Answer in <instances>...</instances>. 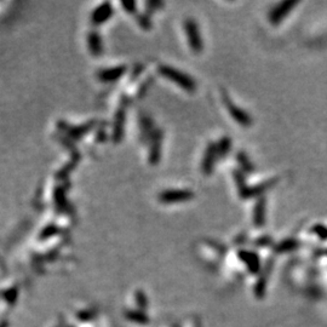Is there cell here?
<instances>
[{"label":"cell","mask_w":327,"mask_h":327,"mask_svg":"<svg viewBox=\"0 0 327 327\" xmlns=\"http://www.w3.org/2000/svg\"><path fill=\"white\" fill-rule=\"evenodd\" d=\"M159 72L165 76V78L170 79L171 81L176 83L182 89L189 91V92H193V91H195V89H197V84H195V81L193 80L192 76L187 75V74H184L183 72L177 71V69H175L173 67L160 66Z\"/></svg>","instance_id":"obj_1"},{"label":"cell","mask_w":327,"mask_h":327,"mask_svg":"<svg viewBox=\"0 0 327 327\" xmlns=\"http://www.w3.org/2000/svg\"><path fill=\"white\" fill-rule=\"evenodd\" d=\"M185 34L188 36V41L190 44V48L194 53L199 54L202 51V39L201 34H200L198 24L195 23L193 19H187L184 23Z\"/></svg>","instance_id":"obj_2"},{"label":"cell","mask_w":327,"mask_h":327,"mask_svg":"<svg viewBox=\"0 0 327 327\" xmlns=\"http://www.w3.org/2000/svg\"><path fill=\"white\" fill-rule=\"evenodd\" d=\"M194 197L190 190L185 189H170L165 190L159 195V200L164 204H172V202L187 201Z\"/></svg>","instance_id":"obj_3"},{"label":"cell","mask_w":327,"mask_h":327,"mask_svg":"<svg viewBox=\"0 0 327 327\" xmlns=\"http://www.w3.org/2000/svg\"><path fill=\"white\" fill-rule=\"evenodd\" d=\"M223 101H224L225 106H227V109L229 110L230 115H232V118L234 119L235 121H237V123H239L240 125L244 126V127H249V126L251 125L252 123L251 116H250L246 111H244L242 109L236 107V106L230 101L229 96L227 95L223 96Z\"/></svg>","instance_id":"obj_4"},{"label":"cell","mask_w":327,"mask_h":327,"mask_svg":"<svg viewBox=\"0 0 327 327\" xmlns=\"http://www.w3.org/2000/svg\"><path fill=\"white\" fill-rule=\"evenodd\" d=\"M297 1L293 0H289V1H282L280 2L277 6H275L271 12V22L272 24H279L280 22L284 19V17L286 15H289V12L291 11L292 7L296 6Z\"/></svg>","instance_id":"obj_5"},{"label":"cell","mask_w":327,"mask_h":327,"mask_svg":"<svg viewBox=\"0 0 327 327\" xmlns=\"http://www.w3.org/2000/svg\"><path fill=\"white\" fill-rule=\"evenodd\" d=\"M113 15V6L109 2L100 5L92 15V22L95 24H102Z\"/></svg>","instance_id":"obj_6"},{"label":"cell","mask_w":327,"mask_h":327,"mask_svg":"<svg viewBox=\"0 0 327 327\" xmlns=\"http://www.w3.org/2000/svg\"><path fill=\"white\" fill-rule=\"evenodd\" d=\"M217 145H214V143H211V145L207 147L206 152H205V157H204V160H202V171H204L206 175H209V173H211L212 168H214V165H215V160H216L217 158Z\"/></svg>","instance_id":"obj_7"},{"label":"cell","mask_w":327,"mask_h":327,"mask_svg":"<svg viewBox=\"0 0 327 327\" xmlns=\"http://www.w3.org/2000/svg\"><path fill=\"white\" fill-rule=\"evenodd\" d=\"M126 67L120 66V67H115V68H110V69H105V71L100 72L98 73V78L100 80L102 81H115L125 73Z\"/></svg>","instance_id":"obj_8"},{"label":"cell","mask_w":327,"mask_h":327,"mask_svg":"<svg viewBox=\"0 0 327 327\" xmlns=\"http://www.w3.org/2000/svg\"><path fill=\"white\" fill-rule=\"evenodd\" d=\"M124 124H125V113H124V110H120L118 113V115H116L115 126H114V133H113L114 141H116V142L123 138Z\"/></svg>","instance_id":"obj_9"},{"label":"cell","mask_w":327,"mask_h":327,"mask_svg":"<svg viewBox=\"0 0 327 327\" xmlns=\"http://www.w3.org/2000/svg\"><path fill=\"white\" fill-rule=\"evenodd\" d=\"M266 204H264V200L261 199L257 202L256 207H254V224L257 227H262L264 224V219H266Z\"/></svg>","instance_id":"obj_10"},{"label":"cell","mask_w":327,"mask_h":327,"mask_svg":"<svg viewBox=\"0 0 327 327\" xmlns=\"http://www.w3.org/2000/svg\"><path fill=\"white\" fill-rule=\"evenodd\" d=\"M160 150H162V136L155 135L154 136V141H153V147L152 150H150V162L153 164L158 163L160 158Z\"/></svg>","instance_id":"obj_11"},{"label":"cell","mask_w":327,"mask_h":327,"mask_svg":"<svg viewBox=\"0 0 327 327\" xmlns=\"http://www.w3.org/2000/svg\"><path fill=\"white\" fill-rule=\"evenodd\" d=\"M89 44H90L91 53L95 54H100L102 53V43H101V38L98 36V34L91 33L89 36Z\"/></svg>","instance_id":"obj_12"},{"label":"cell","mask_w":327,"mask_h":327,"mask_svg":"<svg viewBox=\"0 0 327 327\" xmlns=\"http://www.w3.org/2000/svg\"><path fill=\"white\" fill-rule=\"evenodd\" d=\"M229 149H230V140L229 138H223V140L220 141L217 145L218 155L224 157V155L229 152Z\"/></svg>","instance_id":"obj_13"},{"label":"cell","mask_w":327,"mask_h":327,"mask_svg":"<svg viewBox=\"0 0 327 327\" xmlns=\"http://www.w3.org/2000/svg\"><path fill=\"white\" fill-rule=\"evenodd\" d=\"M123 6L127 12L136 11V2L135 1H123Z\"/></svg>","instance_id":"obj_14"},{"label":"cell","mask_w":327,"mask_h":327,"mask_svg":"<svg viewBox=\"0 0 327 327\" xmlns=\"http://www.w3.org/2000/svg\"><path fill=\"white\" fill-rule=\"evenodd\" d=\"M239 162L242 164V166H244V167L246 168L247 171H251V170H252L251 164H250L249 160H247V162H246V158L244 157V154H240V157H239Z\"/></svg>","instance_id":"obj_15"}]
</instances>
